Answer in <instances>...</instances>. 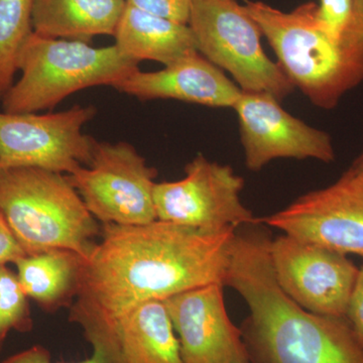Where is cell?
Here are the masks:
<instances>
[{
    "label": "cell",
    "instance_id": "cell-17",
    "mask_svg": "<svg viewBox=\"0 0 363 363\" xmlns=\"http://www.w3.org/2000/svg\"><path fill=\"white\" fill-rule=\"evenodd\" d=\"M84 259L67 250L26 255L14 262L16 276L28 298L45 312L71 307L80 288Z\"/></svg>",
    "mask_w": 363,
    "mask_h": 363
},
{
    "label": "cell",
    "instance_id": "cell-9",
    "mask_svg": "<svg viewBox=\"0 0 363 363\" xmlns=\"http://www.w3.org/2000/svg\"><path fill=\"white\" fill-rule=\"evenodd\" d=\"M242 177L231 167L196 156L185 167V177L156 183L154 202L157 220L217 233L260 223L241 202Z\"/></svg>",
    "mask_w": 363,
    "mask_h": 363
},
{
    "label": "cell",
    "instance_id": "cell-4",
    "mask_svg": "<svg viewBox=\"0 0 363 363\" xmlns=\"http://www.w3.org/2000/svg\"><path fill=\"white\" fill-rule=\"evenodd\" d=\"M0 211L26 255L67 250L85 259L101 235L76 189L57 172L0 168Z\"/></svg>",
    "mask_w": 363,
    "mask_h": 363
},
{
    "label": "cell",
    "instance_id": "cell-7",
    "mask_svg": "<svg viewBox=\"0 0 363 363\" xmlns=\"http://www.w3.org/2000/svg\"><path fill=\"white\" fill-rule=\"evenodd\" d=\"M66 176L104 225H143L157 220V169L130 143L96 140L89 164Z\"/></svg>",
    "mask_w": 363,
    "mask_h": 363
},
{
    "label": "cell",
    "instance_id": "cell-10",
    "mask_svg": "<svg viewBox=\"0 0 363 363\" xmlns=\"http://www.w3.org/2000/svg\"><path fill=\"white\" fill-rule=\"evenodd\" d=\"M272 272L279 288L307 311L345 318L359 269L343 253L293 236L271 242Z\"/></svg>",
    "mask_w": 363,
    "mask_h": 363
},
{
    "label": "cell",
    "instance_id": "cell-12",
    "mask_svg": "<svg viewBox=\"0 0 363 363\" xmlns=\"http://www.w3.org/2000/svg\"><path fill=\"white\" fill-rule=\"evenodd\" d=\"M233 108L240 119L241 143L250 171H260L281 157L324 162L335 160L330 135L286 112L271 94L242 91Z\"/></svg>",
    "mask_w": 363,
    "mask_h": 363
},
{
    "label": "cell",
    "instance_id": "cell-8",
    "mask_svg": "<svg viewBox=\"0 0 363 363\" xmlns=\"http://www.w3.org/2000/svg\"><path fill=\"white\" fill-rule=\"evenodd\" d=\"M93 105L39 113L0 112V168H38L70 175L87 166L96 140L83 133Z\"/></svg>",
    "mask_w": 363,
    "mask_h": 363
},
{
    "label": "cell",
    "instance_id": "cell-1",
    "mask_svg": "<svg viewBox=\"0 0 363 363\" xmlns=\"http://www.w3.org/2000/svg\"><path fill=\"white\" fill-rule=\"evenodd\" d=\"M236 230L210 233L161 220L104 224L84 259L69 321L92 348H119L117 324L138 306L210 284L225 286Z\"/></svg>",
    "mask_w": 363,
    "mask_h": 363
},
{
    "label": "cell",
    "instance_id": "cell-23",
    "mask_svg": "<svg viewBox=\"0 0 363 363\" xmlns=\"http://www.w3.org/2000/svg\"><path fill=\"white\" fill-rule=\"evenodd\" d=\"M126 4L160 18L188 25L193 0H126Z\"/></svg>",
    "mask_w": 363,
    "mask_h": 363
},
{
    "label": "cell",
    "instance_id": "cell-21",
    "mask_svg": "<svg viewBox=\"0 0 363 363\" xmlns=\"http://www.w3.org/2000/svg\"><path fill=\"white\" fill-rule=\"evenodd\" d=\"M1 363H126L121 350L92 348V355L78 362H52L51 352L42 345H33L14 353Z\"/></svg>",
    "mask_w": 363,
    "mask_h": 363
},
{
    "label": "cell",
    "instance_id": "cell-18",
    "mask_svg": "<svg viewBox=\"0 0 363 363\" xmlns=\"http://www.w3.org/2000/svg\"><path fill=\"white\" fill-rule=\"evenodd\" d=\"M126 363H184L180 341L162 301H150L121 318L116 327Z\"/></svg>",
    "mask_w": 363,
    "mask_h": 363
},
{
    "label": "cell",
    "instance_id": "cell-22",
    "mask_svg": "<svg viewBox=\"0 0 363 363\" xmlns=\"http://www.w3.org/2000/svg\"><path fill=\"white\" fill-rule=\"evenodd\" d=\"M354 0H319L317 18L327 33L342 37L352 16Z\"/></svg>",
    "mask_w": 363,
    "mask_h": 363
},
{
    "label": "cell",
    "instance_id": "cell-3",
    "mask_svg": "<svg viewBox=\"0 0 363 363\" xmlns=\"http://www.w3.org/2000/svg\"><path fill=\"white\" fill-rule=\"evenodd\" d=\"M245 7L286 77L315 106L333 109L363 82V0H354L352 16L340 38L324 30L314 2L288 13L262 1H247Z\"/></svg>",
    "mask_w": 363,
    "mask_h": 363
},
{
    "label": "cell",
    "instance_id": "cell-6",
    "mask_svg": "<svg viewBox=\"0 0 363 363\" xmlns=\"http://www.w3.org/2000/svg\"><path fill=\"white\" fill-rule=\"evenodd\" d=\"M188 26L198 52L228 72L241 90L279 101L293 92L290 79L262 49L259 26L236 0H193Z\"/></svg>",
    "mask_w": 363,
    "mask_h": 363
},
{
    "label": "cell",
    "instance_id": "cell-25",
    "mask_svg": "<svg viewBox=\"0 0 363 363\" xmlns=\"http://www.w3.org/2000/svg\"><path fill=\"white\" fill-rule=\"evenodd\" d=\"M26 255L25 250L7 223L6 217L0 211V266L14 264Z\"/></svg>",
    "mask_w": 363,
    "mask_h": 363
},
{
    "label": "cell",
    "instance_id": "cell-20",
    "mask_svg": "<svg viewBox=\"0 0 363 363\" xmlns=\"http://www.w3.org/2000/svg\"><path fill=\"white\" fill-rule=\"evenodd\" d=\"M33 328L28 297L18 276L7 266H0V350L11 331L28 333Z\"/></svg>",
    "mask_w": 363,
    "mask_h": 363
},
{
    "label": "cell",
    "instance_id": "cell-2",
    "mask_svg": "<svg viewBox=\"0 0 363 363\" xmlns=\"http://www.w3.org/2000/svg\"><path fill=\"white\" fill-rule=\"evenodd\" d=\"M272 238L241 234L234 241L225 286L248 307L240 330L250 363H363V350L346 318L307 311L279 288L272 272Z\"/></svg>",
    "mask_w": 363,
    "mask_h": 363
},
{
    "label": "cell",
    "instance_id": "cell-16",
    "mask_svg": "<svg viewBox=\"0 0 363 363\" xmlns=\"http://www.w3.org/2000/svg\"><path fill=\"white\" fill-rule=\"evenodd\" d=\"M126 0H35L33 33L52 39L88 43L113 35Z\"/></svg>",
    "mask_w": 363,
    "mask_h": 363
},
{
    "label": "cell",
    "instance_id": "cell-13",
    "mask_svg": "<svg viewBox=\"0 0 363 363\" xmlns=\"http://www.w3.org/2000/svg\"><path fill=\"white\" fill-rule=\"evenodd\" d=\"M224 286L210 284L162 301L180 341L184 363H250L240 328L227 313Z\"/></svg>",
    "mask_w": 363,
    "mask_h": 363
},
{
    "label": "cell",
    "instance_id": "cell-11",
    "mask_svg": "<svg viewBox=\"0 0 363 363\" xmlns=\"http://www.w3.org/2000/svg\"><path fill=\"white\" fill-rule=\"evenodd\" d=\"M259 220L306 242L363 257V176L347 169L328 187Z\"/></svg>",
    "mask_w": 363,
    "mask_h": 363
},
{
    "label": "cell",
    "instance_id": "cell-24",
    "mask_svg": "<svg viewBox=\"0 0 363 363\" xmlns=\"http://www.w3.org/2000/svg\"><path fill=\"white\" fill-rule=\"evenodd\" d=\"M345 318L353 335L363 350V264L359 267L357 284L351 296Z\"/></svg>",
    "mask_w": 363,
    "mask_h": 363
},
{
    "label": "cell",
    "instance_id": "cell-14",
    "mask_svg": "<svg viewBox=\"0 0 363 363\" xmlns=\"http://www.w3.org/2000/svg\"><path fill=\"white\" fill-rule=\"evenodd\" d=\"M114 89L140 100L175 99L209 107H233L242 90L200 52L162 70H138Z\"/></svg>",
    "mask_w": 363,
    "mask_h": 363
},
{
    "label": "cell",
    "instance_id": "cell-19",
    "mask_svg": "<svg viewBox=\"0 0 363 363\" xmlns=\"http://www.w3.org/2000/svg\"><path fill=\"white\" fill-rule=\"evenodd\" d=\"M35 0H0V100L18 73L23 45L32 35Z\"/></svg>",
    "mask_w": 363,
    "mask_h": 363
},
{
    "label": "cell",
    "instance_id": "cell-15",
    "mask_svg": "<svg viewBox=\"0 0 363 363\" xmlns=\"http://www.w3.org/2000/svg\"><path fill=\"white\" fill-rule=\"evenodd\" d=\"M113 37L117 49L138 63L150 60L169 66L199 52L188 25L145 13L128 4Z\"/></svg>",
    "mask_w": 363,
    "mask_h": 363
},
{
    "label": "cell",
    "instance_id": "cell-26",
    "mask_svg": "<svg viewBox=\"0 0 363 363\" xmlns=\"http://www.w3.org/2000/svg\"><path fill=\"white\" fill-rule=\"evenodd\" d=\"M348 169L363 176V150L362 154L357 157V159L353 162V164H351L350 168Z\"/></svg>",
    "mask_w": 363,
    "mask_h": 363
},
{
    "label": "cell",
    "instance_id": "cell-5",
    "mask_svg": "<svg viewBox=\"0 0 363 363\" xmlns=\"http://www.w3.org/2000/svg\"><path fill=\"white\" fill-rule=\"evenodd\" d=\"M138 64L116 45L97 48L33 32L18 57L21 78L2 98V109L9 113L50 111L78 91L114 88L140 70Z\"/></svg>",
    "mask_w": 363,
    "mask_h": 363
}]
</instances>
